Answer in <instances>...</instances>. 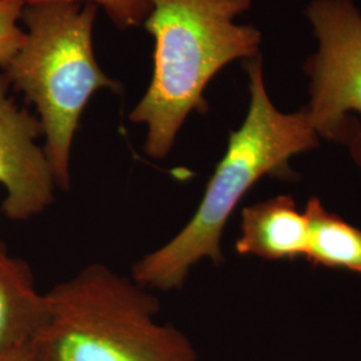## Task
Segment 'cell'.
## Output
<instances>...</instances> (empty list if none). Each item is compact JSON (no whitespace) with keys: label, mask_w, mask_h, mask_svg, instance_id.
<instances>
[{"label":"cell","mask_w":361,"mask_h":361,"mask_svg":"<svg viewBox=\"0 0 361 361\" xmlns=\"http://www.w3.org/2000/svg\"><path fill=\"white\" fill-rule=\"evenodd\" d=\"M245 67L250 92L245 119L231 133L226 152L207 182L193 217L165 245L133 267L131 277L147 289H180L190 269L204 258L221 264L222 233L250 188L262 177L289 174L293 155L320 145L305 109L285 114L271 104L261 56L249 59Z\"/></svg>","instance_id":"1"},{"label":"cell","mask_w":361,"mask_h":361,"mask_svg":"<svg viewBox=\"0 0 361 361\" xmlns=\"http://www.w3.org/2000/svg\"><path fill=\"white\" fill-rule=\"evenodd\" d=\"M252 0H154L143 27L154 38L149 89L130 121L145 125V152L164 159L185 121L207 107L204 91L221 68L258 55L261 32L235 23Z\"/></svg>","instance_id":"2"},{"label":"cell","mask_w":361,"mask_h":361,"mask_svg":"<svg viewBox=\"0 0 361 361\" xmlns=\"http://www.w3.org/2000/svg\"><path fill=\"white\" fill-rule=\"evenodd\" d=\"M35 361H197L180 329L157 322L158 298L133 277L92 264L47 293Z\"/></svg>","instance_id":"3"},{"label":"cell","mask_w":361,"mask_h":361,"mask_svg":"<svg viewBox=\"0 0 361 361\" xmlns=\"http://www.w3.org/2000/svg\"><path fill=\"white\" fill-rule=\"evenodd\" d=\"M97 6L46 1L26 4L22 20L26 42L4 71L10 85L38 111L44 152L56 188L71 185V147L80 116L98 90L119 91L107 77L92 49Z\"/></svg>","instance_id":"4"},{"label":"cell","mask_w":361,"mask_h":361,"mask_svg":"<svg viewBox=\"0 0 361 361\" xmlns=\"http://www.w3.org/2000/svg\"><path fill=\"white\" fill-rule=\"evenodd\" d=\"M307 16L319 49L304 65L310 79L304 109L319 137L344 143L349 113L361 116V13L352 0H313ZM345 145L361 166V128Z\"/></svg>","instance_id":"5"},{"label":"cell","mask_w":361,"mask_h":361,"mask_svg":"<svg viewBox=\"0 0 361 361\" xmlns=\"http://www.w3.org/2000/svg\"><path fill=\"white\" fill-rule=\"evenodd\" d=\"M10 80L0 70V185L4 189L1 212L13 221H27L51 207L55 178L38 138L43 129L38 116L10 97Z\"/></svg>","instance_id":"6"},{"label":"cell","mask_w":361,"mask_h":361,"mask_svg":"<svg viewBox=\"0 0 361 361\" xmlns=\"http://www.w3.org/2000/svg\"><path fill=\"white\" fill-rule=\"evenodd\" d=\"M47 317V297L38 292L30 265L0 240V357L31 348Z\"/></svg>","instance_id":"7"},{"label":"cell","mask_w":361,"mask_h":361,"mask_svg":"<svg viewBox=\"0 0 361 361\" xmlns=\"http://www.w3.org/2000/svg\"><path fill=\"white\" fill-rule=\"evenodd\" d=\"M308 221L289 195H279L243 209L241 233L235 250L264 259L305 257Z\"/></svg>","instance_id":"8"},{"label":"cell","mask_w":361,"mask_h":361,"mask_svg":"<svg viewBox=\"0 0 361 361\" xmlns=\"http://www.w3.org/2000/svg\"><path fill=\"white\" fill-rule=\"evenodd\" d=\"M308 221V250L305 258L313 265L361 273V231L329 213L319 198L305 209Z\"/></svg>","instance_id":"9"},{"label":"cell","mask_w":361,"mask_h":361,"mask_svg":"<svg viewBox=\"0 0 361 361\" xmlns=\"http://www.w3.org/2000/svg\"><path fill=\"white\" fill-rule=\"evenodd\" d=\"M25 0H0V70H6L26 42L22 20Z\"/></svg>","instance_id":"10"},{"label":"cell","mask_w":361,"mask_h":361,"mask_svg":"<svg viewBox=\"0 0 361 361\" xmlns=\"http://www.w3.org/2000/svg\"><path fill=\"white\" fill-rule=\"evenodd\" d=\"M46 1H67V3H91L101 6L111 22L119 30L143 26L149 13H152L154 0H25L26 4Z\"/></svg>","instance_id":"11"},{"label":"cell","mask_w":361,"mask_h":361,"mask_svg":"<svg viewBox=\"0 0 361 361\" xmlns=\"http://www.w3.org/2000/svg\"><path fill=\"white\" fill-rule=\"evenodd\" d=\"M0 361H35L31 356V350L30 349H25V350H18L10 353L7 356L0 357Z\"/></svg>","instance_id":"12"}]
</instances>
